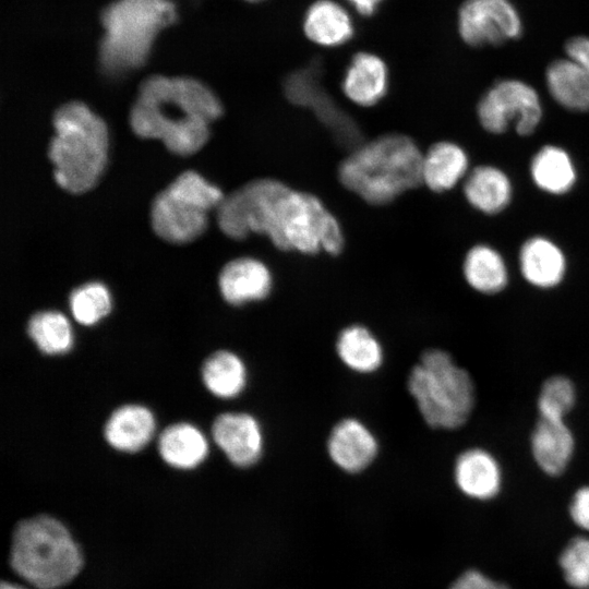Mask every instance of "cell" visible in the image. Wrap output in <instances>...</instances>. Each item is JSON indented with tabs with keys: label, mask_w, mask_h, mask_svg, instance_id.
Here are the masks:
<instances>
[{
	"label": "cell",
	"mask_w": 589,
	"mask_h": 589,
	"mask_svg": "<svg viewBox=\"0 0 589 589\" xmlns=\"http://www.w3.org/2000/svg\"><path fill=\"white\" fill-rule=\"evenodd\" d=\"M217 223L232 239L255 232L281 251L337 255L345 243L338 220L318 197L271 178L253 180L225 196Z\"/></svg>",
	"instance_id": "6da1fadb"
},
{
	"label": "cell",
	"mask_w": 589,
	"mask_h": 589,
	"mask_svg": "<svg viewBox=\"0 0 589 589\" xmlns=\"http://www.w3.org/2000/svg\"><path fill=\"white\" fill-rule=\"evenodd\" d=\"M221 112L219 99L203 83L154 75L141 84L130 123L140 137L158 139L171 153L185 156L206 143L209 124Z\"/></svg>",
	"instance_id": "7a4b0ae2"
},
{
	"label": "cell",
	"mask_w": 589,
	"mask_h": 589,
	"mask_svg": "<svg viewBox=\"0 0 589 589\" xmlns=\"http://www.w3.org/2000/svg\"><path fill=\"white\" fill-rule=\"evenodd\" d=\"M423 154L402 134L358 145L341 163V184L372 205H385L422 184Z\"/></svg>",
	"instance_id": "3957f363"
},
{
	"label": "cell",
	"mask_w": 589,
	"mask_h": 589,
	"mask_svg": "<svg viewBox=\"0 0 589 589\" xmlns=\"http://www.w3.org/2000/svg\"><path fill=\"white\" fill-rule=\"evenodd\" d=\"M55 135L48 156L58 185L71 193L92 189L107 160L105 122L81 101H70L53 115Z\"/></svg>",
	"instance_id": "277c9868"
},
{
	"label": "cell",
	"mask_w": 589,
	"mask_h": 589,
	"mask_svg": "<svg viewBox=\"0 0 589 589\" xmlns=\"http://www.w3.org/2000/svg\"><path fill=\"white\" fill-rule=\"evenodd\" d=\"M423 421L432 429L457 430L470 419L476 386L470 373L441 348L424 350L407 378Z\"/></svg>",
	"instance_id": "5b68a950"
},
{
	"label": "cell",
	"mask_w": 589,
	"mask_h": 589,
	"mask_svg": "<svg viewBox=\"0 0 589 589\" xmlns=\"http://www.w3.org/2000/svg\"><path fill=\"white\" fill-rule=\"evenodd\" d=\"M10 562L16 575L38 589L67 585L83 565L80 548L67 527L48 515L25 519L16 526Z\"/></svg>",
	"instance_id": "8992f818"
},
{
	"label": "cell",
	"mask_w": 589,
	"mask_h": 589,
	"mask_svg": "<svg viewBox=\"0 0 589 589\" xmlns=\"http://www.w3.org/2000/svg\"><path fill=\"white\" fill-rule=\"evenodd\" d=\"M99 44L103 68L120 73L141 67L157 34L176 20L170 0H117L101 13Z\"/></svg>",
	"instance_id": "52a82bcc"
},
{
	"label": "cell",
	"mask_w": 589,
	"mask_h": 589,
	"mask_svg": "<svg viewBox=\"0 0 589 589\" xmlns=\"http://www.w3.org/2000/svg\"><path fill=\"white\" fill-rule=\"evenodd\" d=\"M224 197L219 188L199 173L182 172L154 199L152 227L166 241H192L206 229L207 212L217 208Z\"/></svg>",
	"instance_id": "ba28073f"
},
{
	"label": "cell",
	"mask_w": 589,
	"mask_h": 589,
	"mask_svg": "<svg viewBox=\"0 0 589 589\" xmlns=\"http://www.w3.org/2000/svg\"><path fill=\"white\" fill-rule=\"evenodd\" d=\"M477 115L483 129L500 134L516 119L520 135L531 134L542 118V107L537 91L529 84L515 80H500L481 97Z\"/></svg>",
	"instance_id": "9c48e42d"
},
{
	"label": "cell",
	"mask_w": 589,
	"mask_h": 589,
	"mask_svg": "<svg viewBox=\"0 0 589 589\" xmlns=\"http://www.w3.org/2000/svg\"><path fill=\"white\" fill-rule=\"evenodd\" d=\"M458 32L473 47L518 38L521 19L509 0H466L458 11Z\"/></svg>",
	"instance_id": "30bf717a"
},
{
	"label": "cell",
	"mask_w": 589,
	"mask_h": 589,
	"mask_svg": "<svg viewBox=\"0 0 589 589\" xmlns=\"http://www.w3.org/2000/svg\"><path fill=\"white\" fill-rule=\"evenodd\" d=\"M212 435L228 460L237 467H251L263 456L264 432L260 421L250 413L219 414L213 422Z\"/></svg>",
	"instance_id": "8fae6325"
},
{
	"label": "cell",
	"mask_w": 589,
	"mask_h": 589,
	"mask_svg": "<svg viewBox=\"0 0 589 589\" xmlns=\"http://www.w3.org/2000/svg\"><path fill=\"white\" fill-rule=\"evenodd\" d=\"M378 449V441L372 430L353 417L339 420L332 428L326 442L330 460L349 473L366 469L376 458Z\"/></svg>",
	"instance_id": "7c38bea8"
},
{
	"label": "cell",
	"mask_w": 589,
	"mask_h": 589,
	"mask_svg": "<svg viewBox=\"0 0 589 589\" xmlns=\"http://www.w3.org/2000/svg\"><path fill=\"white\" fill-rule=\"evenodd\" d=\"M273 274L261 260L243 256L228 262L220 271L218 286L232 305L262 301L272 292Z\"/></svg>",
	"instance_id": "4fadbf2b"
},
{
	"label": "cell",
	"mask_w": 589,
	"mask_h": 589,
	"mask_svg": "<svg viewBox=\"0 0 589 589\" xmlns=\"http://www.w3.org/2000/svg\"><path fill=\"white\" fill-rule=\"evenodd\" d=\"M529 444L537 466L553 477L566 470L576 449L574 432L566 421L543 417H538Z\"/></svg>",
	"instance_id": "5bb4252c"
},
{
	"label": "cell",
	"mask_w": 589,
	"mask_h": 589,
	"mask_svg": "<svg viewBox=\"0 0 589 589\" xmlns=\"http://www.w3.org/2000/svg\"><path fill=\"white\" fill-rule=\"evenodd\" d=\"M316 70L312 67L288 76L285 91L288 98L299 105L313 107L336 134L349 142L358 141L359 132L346 115L338 110L318 85Z\"/></svg>",
	"instance_id": "9a60e30c"
},
{
	"label": "cell",
	"mask_w": 589,
	"mask_h": 589,
	"mask_svg": "<svg viewBox=\"0 0 589 589\" xmlns=\"http://www.w3.org/2000/svg\"><path fill=\"white\" fill-rule=\"evenodd\" d=\"M454 478L464 494L484 501L500 492L502 471L491 452L476 446L466 448L456 457Z\"/></svg>",
	"instance_id": "2e32d148"
},
{
	"label": "cell",
	"mask_w": 589,
	"mask_h": 589,
	"mask_svg": "<svg viewBox=\"0 0 589 589\" xmlns=\"http://www.w3.org/2000/svg\"><path fill=\"white\" fill-rule=\"evenodd\" d=\"M519 269L524 279L539 289H552L564 279L566 257L558 245L536 236L524 242L519 251Z\"/></svg>",
	"instance_id": "e0dca14e"
},
{
	"label": "cell",
	"mask_w": 589,
	"mask_h": 589,
	"mask_svg": "<svg viewBox=\"0 0 589 589\" xmlns=\"http://www.w3.org/2000/svg\"><path fill=\"white\" fill-rule=\"evenodd\" d=\"M342 92L353 104L376 105L388 88V70L385 62L370 52L356 53L342 79Z\"/></svg>",
	"instance_id": "ac0fdd59"
},
{
	"label": "cell",
	"mask_w": 589,
	"mask_h": 589,
	"mask_svg": "<svg viewBox=\"0 0 589 589\" xmlns=\"http://www.w3.org/2000/svg\"><path fill=\"white\" fill-rule=\"evenodd\" d=\"M155 418L141 405H125L112 412L105 425L107 442L120 452L141 450L155 433Z\"/></svg>",
	"instance_id": "d6986e66"
},
{
	"label": "cell",
	"mask_w": 589,
	"mask_h": 589,
	"mask_svg": "<svg viewBox=\"0 0 589 589\" xmlns=\"http://www.w3.org/2000/svg\"><path fill=\"white\" fill-rule=\"evenodd\" d=\"M335 349L340 362L359 374L374 373L384 362L381 341L361 324H351L342 328L337 336Z\"/></svg>",
	"instance_id": "ffe728a7"
},
{
	"label": "cell",
	"mask_w": 589,
	"mask_h": 589,
	"mask_svg": "<svg viewBox=\"0 0 589 589\" xmlns=\"http://www.w3.org/2000/svg\"><path fill=\"white\" fill-rule=\"evenodd\" d=\"M512 193V183L507 175L489 165L473 168L464 183V194L469 204L489 215L506 208Z\"/></svg>",
	"instance_id": "44dd1931"
},
{
	"label": "cell",
	"mask_w": 589,
	"mask_h": 589,
	"mask_svg": "<svg viewBox=\"0 0 589 589\" xmlns=\"http://www.w3.org/2000/svg\"><path fill=\"white\" fill-rule=\"evenodd\" d=\"M468 156L456 143L442 141L423 154L422 183L434 192L454 188L468 170Z\"/></svg>",
	"instance_id": "7402d4cb"
},
{
	"label": "cell",
	"mask_w": 589,
	"mask_h": 589,
	"mask_svg": "<svg viewBox=\"0 0 589 589\" xmlns=\"http://www.w3.org/2000/svg\"><path fill=\"white\" fill-rule=\"evenodd\" d=\"M158 450L169 466L192 469L208 455V443L196 426L180 422L166 428L158 440Z\"/></svg>",
	"instance_id": "603a6c76"
},
{
	"label": "cell",
	"mask_w": 589,
	"mask_h": 589,
	"mask_svg": "<svg viewBox=\"0 0 589 589\" xmlns=\"http://www.w3.org/2000/svg\"><path fill=\"white\" fill-rule=\"evenodd\" d=\"M303 31L315 44L336 47L348 41L353 35V25L348 12L333 0H318L310 5Z\"/></svg>",
	"instance_id": "cb8c5ba5"
},
{
	"label": "cell",
	"mask_w": 589,
	"mask_h": 589,
	"mask_svg": "<svg viewBox=\"0 0 589 589\" xmlns=\"http://www.w3.org/2000/svg\"><path fill=\"white\" fill-rule=\"evenodd\" d=\"M551 96L566 109L589 112V75L569 58L551 62L545 72Z\"/></svg>",
	"instance_id": "d4e9b609"
},
{
	"label": "cell",
	"mask_w": 589,
	"mask_h": 589,
	"mask_svg": "<svg viewBox=\"0 0 589 589\" xmlns=\"http://www.w3.org/2000/svg\"><path fill=\"white\" fill-rule=\"evenodd\" d=\"M466 283L474 291L497 294L508 284V269L503 256L488 244H477L469 249L462 263Z\"/></svg>",
	"instance_id": "484cf974"
},
{
	"label": "cell",
	"mask_w": 589,
	"mask_h": 589,
	"mask_svg": "<svg viewBox=\"0 0 589 589\" xmlns=\"http://www.w3.org/2000/svg\"><path fill=\"white\" fill-rule=\"evenodd\" d=\"M536 185L551 194L567 193L576 182V169L568 153L555 145H545L537 152L530 164Z\"/></svg>",
	"instance_id": "4316f807"
},
{
	"label": "cell",
	"mask_w": 589,
	"mask_h": 589,
	"mask_svg": "<svg viewBox=\"0 0 589 589\" xmlns=\"http://www.w3.org/2000/svg\"><path fill=\"white\" fill-rule=\"evenodd\" d=\"M202 378L206 388L216 397L229 399L239 396L248 382L243 360L235 352L219 350L203 363Z\"/></svg>",
	"instance_id": "83f0119b"
},
{
	"label": "cell",
	"mask_w": 589,
	"mask_h": 589,
	"mask_svg": "<svg viewBox=\"0 0 589 589\" xmlns=\"http://www.w3.org/2000/svg\"><path fill=\"white\" fill-rule=\"evenodd\" d=\"M27 333L38 349L47 354H63L73 346V332L67 316L58 311L34 314Z\"/></svg>",
	"instance_id": "f1b7e54d"
},
{
	"label": "cell",
	"mask_w": 589,
	"mask_h": 589,
	"mask_svg": "<svg viewBox=\"0 0 589 589\" xmlns=\"http://www.w3.org/2000/svg\"><path fill=\"white\" fill-rule=\"evenodd\" d=\"M577 388L566 375L554 374L543 381L537 397L538 417L565 420L575 408Z\"/></svg>",
	"instance_id": "f546056e"
},
{
	"label": "cell",
	"mask_w": 589,
	"mask_h": 589,
	"mask_svg": "<svg viewBox=\"0 0 589 589\" xmlns=\"http://www.w3.org/2000/svg\"><path fill=\"white\" fill-rule=\"evenodd\" d=\"M70 309L73 317L80 324L95 325L111 310L110 292L101 283L84 284L71 292Z\"/></svg>",
	"instance_id": "4dcf8cb0"
},
{
	"label": "cell",
	"mask_w": 589,
	"mask_h": 589,
	"mask_svg": "<svg viewBox=\"0 0 589 589\" xmlns=\"http://www.w3.org/2000/svg\"><path fill=\"white\" fill-rule=\"evenodd\" d=\"M565 580L577 589L589 588V539L575 538L560 557Z\"/></svg>",
	"instance_id": "1f68e13d"
},
{
	"label": "cell",
	"mask_w": 589,
	"mask_h": 589,
	"mask_svg": "<svg viewBox=\"0 0 589 589\" xmlns=\"http://www.w3.org/2000/svg\"><path fill=\"white\" fill-rule=\"evenodd\" d=\"M449 589H509L477 570H468L457 578Z\"/></svg>",
	"instance_id": "d6a6232c"
},
{
	"label": "cell",
	"mask_w": 589,
	"mask_h": 589,
	"mask_svg": "<svg viewBox=\"0 0 589 589\" xmlns=\"http://www.w3.org/2000/svg\"><path fill=\"white\" fill-rule=\"evenodd\" d=\"M570 516L579 527L589 530V485L580 488L574 494Z\"/></svg>",
	"instance_id": "836d02e7"
},
{
	"label": "cell",
	"mask_w": 589,
	"mask_h": 589,
	"mask_svg": "<svg viewBox=\"0 0 589 589\" xmlns=\"http://www.w3.org/2000/svg\"><path fill=\"white\" fill-rule=\"evenodd\" d=\"M567 58L579 64L589 75V37L576 36L565 45Z\"/></svg>",
	"instance_id": "e575fe53"
},
{
	"label": "cell",
	"mask_w": 589,
	"mask_h": 589,
	"mask_svg": "<svg viewBox=\"0 0 589 589\" xmlns=\"http://www.w3.org/2000/svg\"><path fill=\"white\" fill-rule=\"evenodd\" d=\"M350 4L353 5V8L361 14V15H364V16H370L372 15L377 7L380 5V3L383 1V0H347Z\"/></svg>",
	"instance_id": "d590c367"
},
{
	"label": "cell",
	"mask_w": 589,
	"mask_h": 589,
	"mask_svg": "<svg viewBox=\"0 0 589 589\" xmlns=\"http://www.w3.org/2000/svg\"><path fill=\"white\" fill-rule=\"evenodd\" d=\"M0 589H26L20 585H15V584H12V582H7V581H3L1 584V587Z\"/></svg>",
	"instance_id": "8d00e7d4"
},
{
	"label": "cell",
	"mask_w": 589,
	"mask_h": 589,
	"mask_svg": "<svg viewBox=\"0 0 589 589\" xmlns=\"http://www.w3.org/2000/svg\"><path fill=\"white\" fill-rule=\"evenodd\" d=\"M247 1H250V2H259V1H262V0H247Z\"/></svg>",
	"instance_id": "74e56055"
}]
</instances>
